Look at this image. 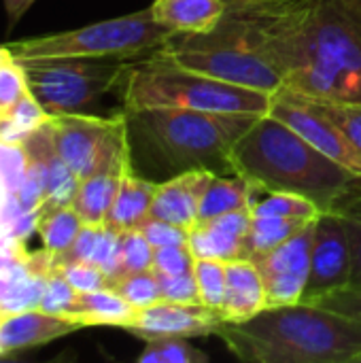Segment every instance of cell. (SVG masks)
Listing matches in <instances>:
<instances>
[{
  "mask_svg": "<svg viewBox=\"0 0 361 363\" xmlns=\"http://www.w3.org/2000/svg\"><path fill=\"white\" fill-rule=\"evenodd\" d=\"M274 40L283 91L361 102V0H283Z\"/></svg>",
  "mask_w": 361,
  "mask_h": 363,
  "instance_id": "1",
  "label": "cell"
},
{
  "mask_svg": "<svg viewBox=\"0 0 361 363\" xmlns=\"http://www.w3.org/2000/svg\"><path fill=\"white\" fill-rule=\"evenodd\" d=\"M281 6L283 0H228L215 28L174 34L155 53L183 68L274 96L285 85L274 40Z\"/></svg>",
  "mask_w": 361,
  "mask_h": 363,
  "instance_id": "2",
  "label": "cell"
},
{
  "mask_svg": "<svg viewBox=\"0 0 361 363\" xmlns=\"http://www.w3.org/2000/svg\"><path fill=\"white\" fill-rule=\"evenodd\" d=\"M215 336L240 362L361 363V325L319 304L268 306L247 321H221Z\"/></svg>",
  "mask_w": 361,
  "mask_h": 363,
  "instance_id": "3",
  "label": "cell"
},
{
  "mask_svg": "<svg viewBox=\"0 0 361 363\" xmlns=\"http://www.w3.org/2000/svg\"><path fill=\"white\" fill-rule=\"evenodd\" d=\"M232 174L251 179L262 191H289L330 211L360 179L315 149L281 119L264 113L230 151Z\"/></svg>",
  "mask_w": 361,
  "mask_h": 363,
  "instance_id": "4",
  "label": "cell"
},
{
  "mask_svg": "<svg viewBox=\"0 0 361 363\" xmlns=\"http://www.w3.org/2000/svg\"><path fill=\"white\" fill-rule=\"evenodd\" d=\"M126 115L130 130L172 174L191 168L232 174L230 151L240 134L260 117L189 108H145Z\"/></svg>",
  "mask_w": 361,
  "mask_h": 363,
  "instance_id": "5",
  "label": "cell"
},
{
  "mask_svg": "<svg viewBox=\"0 0 361 363\" xmlns=\"http://www.w3.org/2000/svg\"><path fill=\"white\" fill-rule=\"evenodd\" d=\"M119 89L126 113L145 108H189L264 115L272 102V94L183 68L155 51L128 64Z\"/></svg>",
  "mask_w": 361,
  "mask_h": 363,
  "instance_id": "6",
  "label": "cell"
},
{
  "mask_svg": "<svg viewBox=\"0 0 361 363\" xmlns=\"http://www.w3.org/2000/svg\"><path fill=\"white\" fill-rule=\"evenodd\" d=\"M174 34L162 28L151 9H140L130 15L87 23L83 28L11 40L4 47L17 62L81 57V60H121L134 62L151 55L166 45Z\"/></svg>",
  "mask_w": 361,
  "mask_h": 363,
  "instance_id": "7",
  "label": "cell"
},
{
  "mask_svg": "<svg viewBox=\"0 0 361 363\" xmlns=\"http://www.w3.org/2000/svg\"><path fill=\"white\" fill-rule=\"evenodd\" d=\"M30 94L49 115L83 113L113 87H119L130 62L51 57L19 62Z\"/></svg>",
  "mask_w": 361,
  "mask_h": 363,
  "instance_id": "8",
  "label": "cell"
},
{
  "mask_svg": "<svg viewBox=\"0 0 361 363\" xmlns=\"http://www.w3.org/2000/svg\"><path fill=\"white\" fill-rule=\"evenodd\" d=\"M49 132L60 157L79 181L130 149V123L123 111L113 117L85 113L51 115Z\"/></svg>",
  "mask_w": 361,
  "mask_h": 363,
  "instance_id": "9",
  "label": "cell"
},
{
  "mask_svg": "<svg viewBox=\"0 0 361 363\" xmlns=\"http://www.w3.org/2000/svg\"><path fill=\"white\" fill-rule=\"evenodd\" d=\"M268 115L281 119L315 149H319L321 153L338 162L343 168H347L351 174L361 179V155L353 149L347 134L334 123L330 115L321 111L315 100L291 91H279L272 96Z\"/></svg>",
  "mask_w": 361,
  "mask_h": 363,
  "instance_id": "10",
  "label": "cell"
},
{
  "mask_svg": "<svg viewBox=\"0 0 361 363\" xmlns=\"http://www.w3.org/2000/svg\"><path fill=\"white\" fill-rule=\"evenodd\" d=\"M353 279V253L349 234L334 211H323L315 221L311 270L302 302L317 304L330 294H336L351 285Z\"/></svg>",
  "mask_w": 361,
  "mask_h": 363,
  "instance_id": "11",
  "label": "cell"
},
{
  "mask_svg": "<svg viewBox=\"0 0 361 363\" xmlns=\"http://www.w3.org/2000/svg\"><path fill=\"white\" fill-rule=\"evenodd\" d=\"M315 221L302 228L283 245L274 247L272 251L257 255V257H249L262 270L266 294H268V306L302 302L306 281H309V270H311V247H313Z\"/></svg>",
  "mask_w": 361,
  "mask_h": 363,
  "instance_id": "12",
  "label": "cell"
},
{
  "mask_svg": "<svg viewBox=\"0 0 361 363\" xmlns=\"http://www.w3.org/2000/svg\"><path fill=\"white\" fill-rule=\"evenodd\" d=\"M221 317L204 304H181L157 300L136 308L134 317L121 328L128 334L151 342L164 338H206L215 336Z\"/></svg>",
  "mask_w": 361,
  "mask_h": 363,
  "instance_id": "13",
  "label": "cell"
},
{
  "mask_svg": "<svg viewBox=\"0 0 361 363\" xmlns=\"http://www.w3.org/2000/svg\"><path fill=\"white\" fill-rule=\"evenodd\" d=\"M26 166L38 177L40 189H43V204L38 206L36 215L55 206L72 204L79 179L74 172L66 166V162L60 157L51 132H49V119L43 123L36 132H32L21 145H19Z\"/></svg>",
  "mask_w": 361,
  "mask_h": 363,
  "instance_id": "14",
  "label": "cell"
},
{
  "mask_svg": "<svg viewBox=\"0 0 361 363\" xmlns=\"http://www.w3.org/2000/svg\"><path fill=\"white\" fill-rule=\"evenodd\" d=\"M79 330H85L79 321L64 315H51L40 308L0 311V357L49 345Z\"/></svg>",
  "mask_w": 361,
  "mask_h": 363,
  "instance_id": "15",
  "label": "cell"
},
{
  "mask_svg": "<svg viewBox=\"0 0 361 363\" xmlns=\"http://www.w3.org/2000/svg\"><path fill=\"white\" fill-rule=\"evenodd\" d=\"M251 228V208H238L189 228L187 245L196 259L232 262L247 257V236Z\"/></svg>",
  "mask_w": 361,
  "mask_h": 363,
  "instance_id": "16",
  "label": "cell"
},
{
  "mask_svg": "<svg viewBox=\"0 0 361 363\" xmlns=\"http://www.w3.org/2000/svg\"><path fill=\"white\" fill-rule=\"evenodd\" d=\"M217 172L209 168H191L157 183L151 204V217L177 223L185 230L194 228L200 217V202Z\"/></svg>",
  "mask_w": 361,
  "mask_h": 363,
  "instance_id": "17",
  "label": "cell"
},
{
  "mask_svg": "<svg viewBox=\"0 0 361 363\" xmlns=\"http://www.w3.org/2000/svg\"><path fill=\"white\" fill-rule=\"evenodd\" d=\"M268 308V294L262 270L249 257L226 262V300L219 311L221 321H247Z\"/></svg>",
  "mask_w": 361,
  "mask_h": 363,
  "instance_id": "18",
  "label": "cell"
},
{
  "mask_svg": "<svg viewBox=\"0 0 361 363\" xmlns=\"http://www.w3.org/2000/svg\"><path fill=\"white\" fill-rule=\"evenodd\" d=\"M128 164H132V149H128L104 168L79 181L70 206L79 213L83 223H89V225L106 223L109 211L113 206V200L117 196L121 177Z\"/></svg>",
  "mask_w": 361,
  "mask_h": 363,
  "instance_id": "19",
  "label": "cell"
},
{
  "mask_svg": "<svg viewBox=\"0 0 361 363\" xmlns=\"http://www.w3.org/2000/svg\"><path fill=\"white\" fill-rule=\"evenodd\" d=\"M153 19L172 34H200L215 28L228 9V0H153Z\"/></svg>",
  "mask_w": 361,
  "mask_h": 363,
  "instance_id": "20",
  "label": "cell"
},
{
  "mask_svg": "<svg viewBox=\"0 0 361 363\" xmlns=\"http://www.w3.org/2000/svg\"><path fill=\"white\" fill-rule=\"evenodd\" d=\"M157 183L136 174L134 164H128L106 217V225L117 232L138 230L151 217V204Z\"/></svg>",
  "mask_w": 361,
  "mask_h": 363,
  "instance_id": "21",
  "label": "cell"
},
{
  "mask_svg": "<svg viewBox=\"0 0 361 363\" xmlns=\"http://www.w3.org/2000/svg\"><path fill=\"white\" fill-rule=\"evenodd\" d=\"M134 313L136 308L111 285H106L94 291L79 294L72 308L68 311V317L79 321L83 328L109 325L121 330L134 317Z\"/></svg>",
  "mask_w": 361,
  "mask_h": 363,
  "instance_id": "22",
  "label": "cell"
},
{
  "mask_svg": "<svg viewBox=\"0 0 361 363\" xmlns=\"http://www.w3.org/2000/svg\"><path fill=\"white\" fill-rule=\"evenodd\" d=\"M262 189L243 174H215L200 202L198 221L213 219L238 208H251Z\"/></svg>",
  "mask_w": 361,
  "mask_h": 363,
  "instance_id": "23",
  "label": "cell"
},
{
  "mask_svg": "<svg viewBox=\"0 0 361 363\" xmlns=\"http://www.w3.org/2000/svg\"><path fill=\"white\" fill-rule=\"evenodd\" d=\"M83 225V219L70 204L55 206L36 215V232L40 236L43 249L51 255L64 253L74 242Z\"/></svg>",
  "mask_w": 361,
  "mask_h": 363,
  "instance_id": "24",
  "label": "cell"
},
{
  "mask_svg": "<svg viewBox=\"0 0 361 363\" xmlns=\"http://www.w3.org/2000/svg\"><path fill=\"white\" fill-rule=\"evenodd\" d=\"M309 223L313 221L277 217V215H251V228L247 236V257H257L272 251L274 247L289 240Z\"/></svg>",
  "mask_w": 361,
  "mask_h": 363,
  "instance_id": "25",
  "label": "cell"
},
{
  "mask_svg": "<svg viewBox=\"0 0 361 363\" xmlns=\"http://www.w3.org/2000/svg\"><path fill=\"white\" fill-rule=\"evenodd\" d=\"M51 115L38 104V100L28 94L9 113L0 115V143L19 147L32 132L47 123Z\"/></svg>",
  "mask_w": 361,
  "mask_h": 363,
  "instance_id": "26",
  "label": "cell"
},
{
  "mask_svg": "<svg viewBox=\"0 0 361 363\" xmlns=\"http://www.w3.org/2000/svg\"><path fill=\"white\" fill-rule=\"evenodd\" d=\"M334 211L351 242V253H353V279L349 287H361V179H355L349 189L338 198V202L330 208Z\"/></svg>",
  "mask_w": 361,
  "mask_h": 363,
  "instance_id": "27",
  "label": "cell"
},
{
  "mask_svg": "<svg viewBox=\"0 0 361 363\" xmlns=\"http://www.w3.org/2000/svg\"><path fill=\"white\" fill-rule=\"evenodd\" d=\"M111 287L117 294H121L134 308H143L157 300H164L162 287H160V277L153 268L121 274L111 283Z\"/></svg>",
  "mask_w": 361,
  "mask_h": 363,
  "instance_id": "28",
  "label": "cell"
},
{
  "mask_svg": "<svg viewBox=\"0 0 361 363\" xmlns=\"http://www.w3.org/2000/svg\"><path fill=\"white\" fill-rule=\"evenodd\" d=\"M209 355L189 345V338L151 340L138 355V363H206Z\"/></svg>",
  "mask_w": 361,
  "mask_h": 363,
  "instance_id": "29",
  "label": "cell"
},
{
  "mask_svg": "<svg viewBox=\"0 0 361 363\" xmlns=\"http://www.w3.org/2000/svg\"><path fill=\"white\" fill-rule=\"evenodd\" d=\"M200 304L209 306L219 315L226 300V262L219 259H196L194 266Z\"/></svg>",
  "mask_w": 361,
  "mask_h": 363,
  "instance_id": "30",
  "label": "cell"
},
{
  "mask_svg": "<svg viewBox=\"0 0 361 363\" xmlns=\"http://www.w3.org/2000/svg\"><path fill=\"white\" fill-rule=\"evenodd\" d=\"M151 264H153V247L145 238V234L140 230L119 232V266H117V277L128 274V272L147 270V268H151Z\"/></svg>",
  "mask_w": 361,
  "mask_h": 363,
  "instance_id": "31",
  "label": "cell"
},
{
  "mask_svg": "<svg viewBox=\"0 0 361 363\" xmlns=\"http://www.w3.org/2000/svg\"><path fill=\"white\" fill-rule=\"evenodd\" d=\"M28 94L30 89L23 68L6 49V53L0 60V115L9 113Z\"/></svg>",
  "mask_w": 361,
  "mask_h": 363,
  "instance_id": "32",
  "label": "cell"
},
{
  "mask_svg": "<svg viewBox=\"0 0 361 363\" xmlns=\"http://www.w3.org/2000/svg\"><path fill=\"white\" fill-rule=\"evenodd\" d=\"M79 291L64 279V274L57 268H51L45 274V289L38 302V308L51 315H64L68 317V311L72 308Z\"/></svg>",
  "mask_w": 361,
  "mask_h": 363,
  "instance_id": "33",
  "label": "cell"
},
{
  "mask_svg": "<svg viewBox=\"0 0 361 363\" xmlns=\"http://www.w3.org/2000/svg\"><path fill=\"white\" fill-rule=\"evenodd\" d=\"M317 102V100H315ZM326 115L347 134L353 149L361 155V102H317Z\"/></svg>",
  "mask_w": 361,
  "mask_h": 363,
  "instance_id": "34",
  "label": "cell"
},
{
  "mask_svg": "<svg viewBox=\"0 0 361 363\" xmlns=\"http://www.w3.org/2000/svg\"><path fill=\"white\" fill-rule=\"evenodd\" d=\"M196 266V255L191 253L189 245H168L153 249V264L151 268L157 274L172 277V274H185L191 272Z\"/></svg>",
  "mask_w": 361,
  "mask_h": 363,
  "instance_id": "35",
  "label": "cell"
},
{
  "mask_svg": "<svg viewBox=\"0 0 361 363\" xmlns=\"http://www.w3.org/2000/svg\"><path fill=\"white\" fill-rule=\"evenodd\" d=\"M57 270L64 274V279L79 291H94L100 287L109 285V277L102 268L89 264V262H72V264H64L57 266Z\"/></svg>",
  "mask_w": 361,
  "mask_h": 363,
  "instance_id": "36",
  "label": "cell"
},
{
  "mask_svg": "<svg viewBox=\"0 0 361 363\" xmlns=\"http://www.w3.org/2000/svg\"><path fill=\"white\" fill-rule=\"evenodd\" d=\"M160 277V287H162V298L170 302H181V304H200L198 296V283L196 274L185 272V274H172V277Z\"/></svg>",
  "mask_w": 361,
  "mask_h": 363,
  "instance_id": "37",
  "label": "cell"
},
{
  "mask_svg": "<svg viewBox=\"0 0 361 363\" xmlns=\"http://www.w3.org/2000/svg\"><path fill=\"white\" fill-rule=\"evenodd\" d=\"M138 230L145 234V238L151 242L153 249L168 247V245H185L187 234H189V230H185L181 225L164 221V219H155V217H149Z\"/></svg>",
  "mask_w": 361,
  "mask_h": 363,
  "instance_id": "38",
  "label": "cell"
},
{
  "mask_svg": "<svg viewBox=\"0 0 361 363\" xmlns=\"http://www.w3.org/2000/svg\"><path fill=\"white\" fill-rule=\"evenodd\" d=\"M317 304L334 313H340L361 325V287H345L336 294L326 296Z\"/></svg>",
  "mask_w": 361,
  "mask_h": 363,
  "instance_id": "39",
  "label": "cell"
},
{
  "mask_svg": "<svg viewBox=\"0 0 361 363\" xmlns=\"http://www.w3.org/2000/svg\"><path fill=\"white\" fill-rule=\"evenodd\" d=\"M34 4V0H4L6 17H9V30L17 26V21L23 17V13Z\"/></svg>",
  "mask_w": 361,
  "mask_h": 363,
  "instance_id": "40",
  "label": "cell"
},
{
  "mask_svg": "<svg viewBox=\"0 0 361 363\" xmlns=\"http://www.w3.org/2000/svg\"><path fill=\"white\" fill-rule=\"evenodd\" d=\"M4 53H6V47L2 45V47H0V60H2V55H4Z\"/></svg>",
  "mask_w": 361,
  "mask_h": 363,
  "instance_id": "41",
  "label": "cell"
}]
</instances>
